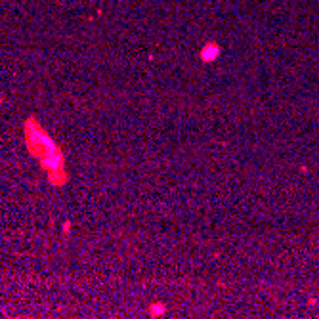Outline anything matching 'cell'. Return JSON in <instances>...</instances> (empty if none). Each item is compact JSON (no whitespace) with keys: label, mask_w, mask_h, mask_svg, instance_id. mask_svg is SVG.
<instances>
[{"label":"cell","mask_w":319,"mask_h":319,"mask_svg":"<svg viewBox=\"0 0 319 319\" xmlns=\"http://www.w3.org/2000/svg\"><path fill=\"white\" fill-rule=\"evenodd\" d=\"M218 54H220L218 44H214V42H206V44L203 46V50H201V60L206 61V63H210V61H214V60L218 58Z\"/></svg>","instance_id":"2"},{"label":"cell","mask_w":319,"mask_h":319,"mask_svg":"<svg viewBox=\"0 0 319 319\" xmlns=\"http://www.w3.org/2000/svg\"><path fill=\"white\" fill-rule=\"evenodd\" d=\"M27 145L31 149L33 155L40 157L42 164L50 170V180L54 183L65 182V170H63V157L61 151L58 149V145L46 136L35 120L27 122Z\"/></svg>","instance_id":"1"},{"label":"cell","mask_w":319,"mask_h":319,"mask_svg":"<svg viewBox=\"0 0 319 319\" xmlns=\"http://www.w3.org/2000/svg\"><path fill=\"white\" fill-rule=\"evenodd\" d=\"M166 314V304H162V302H153L151 306H149V316L151 318H160V316H164Z\"/></svg>","instance_id":"3"}]
</instances>
